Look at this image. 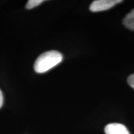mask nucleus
I'll use <instances>...</instances> for the list:
<instances>
[{
    "label": "nucleus",
    "instance_id": "4",
    "mask_svg": "<svg viewBox=\"0 0 134 134\" xmlns=\"http://www.w3.org/2000/svg\"><path fill=\"white\" fill-rule=\"evenodd\" d=\"M123 23L127 29L134 31V9L125 16Z\"/></svg>",
    "mask_w": 134,
    "mask_h": 134
},
{
    "label": "nucleus",
    "instance_id": "1",
    "mask_svg": "<svg viewBox=\"0 0 134 134\" xmlns=\"http://www.w3.org/2000/svg\"><path fill=\"white\" fill-rule=\"evenodd\" d=\"M63 60V55L58 51H48L39 56L34 63V71L44 73L56 66Z\"/></svg>",
    "mask_w": 134,
    "mask_h": 134
},
{
    "label": "nucleus",
    "instance_id": "7",
    "mask_svg": "<svg viewBox=\"0 0 134 134\" xmlns=\"http://www.w3.org/2000/svg\"><path fill=\"white\" fill-rule=\"evenodd\" d=\"M3 102H4V98H3V94L2 91L0 90V108L3 105Z\"/></svg>",
    "mask_w": 134,
    "mask_h": 134
},
{
    "label": "nucleus",
    "instance_id": "3",
    "mask_svg": "<svg viewBox=\"0 0 134 134\" xmlns=\"http://www.w3.org/2000/svg\"><path fill=\"white\" fill-rule=\"evenodd\" d=\"M106 134H130L124 125L119 123L109 124L104 129Z\"/></svg>",
    "mask_w": 134,
    "mask_h": 134
},
{
    "label": "nucleus",
    "instance_id": "6",
    "mask_svg": "<svg viewBox=\"0 0 134 134\" xmlns=\"http://www.w3.org/2000/svg\"><path fill=\"white\" fill-rule=\"evenodd\" d=\"M127 82H128L130 86L134 89V74H133V75H130V76L128 77V78H127Z\"/></svg>",
    "mask_w": 134,
    "mask_h": 134
},
{
    "label": "nucleus",
    "instance_id": "5",
    "mask_svg": "<svg viewBox=\"0 0 134 134\" xmlns=\"http://www.w3.org/2000/svg\"><path fill=\"white\" fill-rule=\"evenodd\" d=\"M43 0H29L25 5V8L27 9H32L35 7H37L38 5H41L43 3Z\"/></svg>",
    "mask_w": 134,
    "mask_h": 134
},
{
    "label": "nucleus",
    "instance_id": "2",
    "mask_svg": "<svg viewBox=\"0 0 134 134\" xmlns=\"http://www.w3.org/2000/svg\"><path fill=\"white\" fill-rule=\"evenodd\" d=\"M120 2H121V0H96L92 2L90 9L92 12L103 11L110 9Z\"/></svg>",
    "mask_w": 134,
    "mask_h": 134
}]
</instances>
